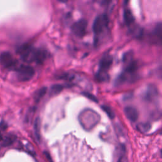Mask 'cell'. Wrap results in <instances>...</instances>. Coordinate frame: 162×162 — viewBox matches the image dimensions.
I'll return each mask as SVG.
<instances>
[{
	"label": "cell",
	"mask_w": 162,
	"mask_h": 162,
	"mask_svg": "<svg viewBox=\"0 0 162 162\" xmlns=\"http://www.w3.org/2000/svg\"><path fill=\"white\" fill-rule=\"evenodd\" d=\"M80 124L86 129H91L94 127L99 120V115L93 110H85L79 116Z\"/></svg>",
	"instance_id": "6da1fadb"
},
{
	"label": "cell",
	"mask_w": 162,
	"mask_h": 162,
	"mask_svg": "<svg viewBox=\"0 0 162 162\" xmlns=\"http://www.w3.org/2000/svg\"><path fill=\"white\" fill-rule=\"evenodd\" d=\"M34 69L31 66L21 65L17 69V75L18 80L22 82L30 80L34 75Z\"/></svg>",
	"instance_id": "7a4b0ae2"
},
{
	"label": "cell",
	"mask_w": 162,
	"mask_h": 162,
	"mask_svg": "<svg viewBox=\"0 0 162 162\" xmlns=\"http://www.w3.org/2000/svg\"><path fill=\"white\" fill-rule=\"evenodd\" d=\"M108 24V17L105 15H101L98 16L93 23V31L96 34H99L102 32L103 29L107 27Z\"/></svg>",
	"instance_id": "3957f363"
},
{
	"label": "cell",
	"mask_w": 162,
	"mask_h": 162,
	"mask_svg": "<svg viewBox=\"0 0 162 162\" xmlns=\"http://www.w3.org/2000/svg\"><path fill=\"white\" fill-rule=\"evenodd\" d=\"M87 27L88 22L86 20L84 19H81L73 24L72 31L77 37H83L86 34Z\"/></svg>",
	"instance_id": "277c9868"
},
{
	"label": "cell",
	"mask_w": 162,
	"mask_h": 162,
	"mask_svg": "<svg viewBox=\"0 0 162 162\" xmlns=\"http://www.w3.org/2000/svg\"><path fill=\"white\" fill-rule=\"evenodd\" d=\"M34 49L29 44H24L17 50L18 53L21 58L26 62H32L33 53Z\"/></svg>",
	"instance_id": "5b68a950"
},
{
	"label": "cell",
	"mask_w": 162,
	"mask_h": 162,
	"mask_svg": "<svg viewBox=\"0 0 162 162\" xmlns=\"http://www.w3.org/2000/svg\"><path fill=\"white\" fill-rule=\"evenodd\" d=\"M15 62L12 54L8 51L0 55V64L5 68H10L15 65Z\"/></svg>",
	"instance_id": "8992f818"
},
{
	"label": "cell",
	"mask_w": 162,
	"mask_h": 162,
	"mask_svg": "<svg viewBox=\"0 0 162 162\" xmlns=\"http://www.w3.org/2000/svg\"><path fill=\"white\" fill-rule=\"evenodd\" d=\"M113 63V58L111 55H105L100 61L99 72L107 74Z\"/></svg>",
	"instance_id": "52a82bcc"
},
{
	"label": "cell",
	"mask_w": 162,
	"mask_h": 162,
	"mask_svg": "<svg viewBox=\"0 0 162 162\" xmlns=\"http://www.w3.org/2000/svg\"><path fill=\"white\" fill-rule=\"evenodd\" d=\"M47 57V51L43 49L34 50L32 57V62H36L38 64H42Z\"/></svg>",
	"instance_id": "ba28073f"
},
{
	"label": "cell",
	"mask_w": 162,
	"mask_h": 162,
	"mask_svg": "<svg viewBox=\"0 0 162 162\" xmlns=\"http://www.w3.org/2000/svg\"><path fill=\"white\" fill-rule=\"evenodd\" d=\"M124 113L126 117L131 122H136L139 117L137 110L132 107H127L124 110Z\"/></svg>",
	"instance_id": "9c48e42d"
},
{
	"label": "cell",
	"mask_w": 162,
	"mask_h": 162,
	"mask_svg": "<svg viewBox=\"0 0 162 162\" xmlns=\"http://www.w3.org/2000/svg\"><path fill=\"white\" fill-rule=\"evenodd\" d=\"M124 18L126 24L127 26H131L134 22V17L132 12L129 9H126L124 12Z\"/></svg>",
	"instance_id": "30bf717a"
},
{
	"label": "cell",
	"mask_w": 162,
	"mask_h": 162,
	"mask_svg": "<svg viewBox=\"0 0 162 162\" xmlns=\"http://www.w3.org/2000/svg\"><path fill=\"white\" fill-rule=\"evenodd\" d=\"M151 124L149 122H141L137 124V129L141 133H146L151 129Z\"/></svg>",
	"instance_id": "8fae6325"
},
{
	"label": "cell",
	"mask_w": 162,
	"mask_h": 162,
	"mask_svg": "<svg viewBox=\"0 0 162 162\" xmlns=\"http://www.w3.org/2000/svg\"><path fill=\"white\" fill-rule=\"evenodd\" d=\"M157 94V90L156 89L152 86V87H150L148 88V89L146 91V94H145V98L146 100H151L153 99L155 96H156Z\"/></svg>",
	"instance_id": "7c38bea8"
},
{
	"label": "cell",
	"mask_w": 162,
	"mask_h": 162,
	"mask_svg": "<svg viewBox=\"0 0 162 162\" xmlns=\"http://www.w3.org/2000/svg\"><path fill=\"white\" fill-rule=\"evenodd\" d=\"M153 36L155 39H157V41H161L162 36V26L161 24L156 25L155 29H154Z\"/></svg>",
	"instance_id": "4fadbf2b"
},
{
	"label": "cell",
	"mask_w": 162,
	"mask_h": 162,
	"mask_svg": "<svg viewBox=\"0 0 162 162\" xmlns=\"http://www.w3.org/2000/svg\"><path fill=\"white\" fill-rule=\"evenodd\" d=\"M40 122L39 117H37L34 122V132L35 136L38 141L40 140Z\"/></svg>",
	"instance_id": "5bb4252c"
},
{
	"label": "cell",
	"mask_w": 162,
	"mask_h": 162,
	"mask_svg": "<svg viewBox=\"0 0 162 162\" xmlns=\"http://www.w3.org/2000/svg\"><path fill=\"white\" fill-rule=\"evenodd\" d=\"M64 89V86L61 84H55L53 85L50 89V94L52 96L56 95L62 92Z\"/></svg>",
	"instance_id": "9a60e30c"
},
{
	"label": "cell",
	"mask_w": 162,
	"mask_h": 162,
	"mask_svg": "<svg viewBox=\"0 0 162 162\" xmlns=\"http://www.w3.org/2000/svg\"><path fill=\"white\" fill-rule=\"evenodd\" d=\"M133 61V53L130 51L124 54L123 56V62L128 65Z\"/></svg>",
	"instance_id": "2e32d148"
},
{
	"label": "cell",
	"mask_w": 162,
	"mask_h": 162,
	"mask_svg": "<svg viewBox=\"0 0 162 162\" xmlns=\"http://www.w3.org/2000/svg\"><path fill=\"white\" fill-rule=\"evenodd\" d=\"M46 91H47V88H45V87H43L42 88H40L36 93V94L35 95V99H36V101H37V102H38V101L45 95V94L46 93Z\"/></svg>",
	"instance_id": "e0dca14e"
},
{
	"label": "cell",
	"mask_w": 162,
	"mask_h": 162,
	"mask_svg": "<svg viewBox=\"0 0 162 162\" xmlns=\"http://www.w3.org/2000/svg\"><path fill=\"white\" fill-rule=\"evenodd\" d=\"M102 109L104 110V112L107 114V115L108 116V117L111 119H113L115 117V114L114 113V112L113 111V110L108 106L107 105H103L101 107Z\"/></svg>",
	"instance_id": "ac0fdd59"
},
{
	"label": "cell",
	"mask_w": 162,
	"mask_h": 162,
	"mask_svg": "<svg viewBox=\"0 0 162 162\" xmlns=\"http://www.w3.org/2000/svg\"><path fill=\"white\" fill-rule=\"evenodd\" d=\"M15 140V137L14 136H9L5 137V139H3V145L5 146H9L11 145L14 141Z\"/></svg>",
	"instance_id": "d6986e66"
},
{
	"label": "cell",
	"mask_w": 162,
	"mask_h": 162,
	"mask_svg": "<svg viewBox=\"0 0 162 162\" xmlns=\"http://www.w3.org/2000/svg\"><path fill=\"white\" fill-rule=\"evenodd\" d=\"M96 78L99 81H106L108 79V74H105V73H101V72H98V74L96 75Z\"/></svg>",
	"instance_id": "ffe728a7"
},
{
	"label": "cell",
	"mask_w": 162,
	"mask_h": 162,
	"mask_svg": "<svg viewBox=\"0 0 162 162\" xmlns=\"http://www.w3.org/2000/svg\"><path fill=\"white\" fill-rule=\"evenodd\" d=\"M83 94L86 96V98H88V99L92 100L93 101H94V102H96V103H98V99L96 98V97L95 96H94L93 94L89 93H88V92H84L83 93Z\"/></svg>",
	"instance_id": "44dd1931"
},
{
	"label": "cell",
	"mask_w": 162,
	"mask_h": 162,
	"mask_svg": "<svg viewBox=\"0 0 162 162\" xmlns=\"http://www.w3.org/2000/svg\"><path fill=\"white\" fill-rule=\"evenodd\" d=\"M117 162H128V159L127 157L124 155H122L120 156V157L119 158Z\"/></svg>",
	"instance_id": "7402d4cb"
}]
</instances>
